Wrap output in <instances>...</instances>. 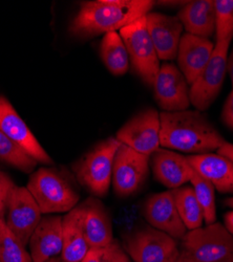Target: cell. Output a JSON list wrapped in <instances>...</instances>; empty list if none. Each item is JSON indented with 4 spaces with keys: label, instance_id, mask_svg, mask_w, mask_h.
<instances>
[{
    "label": "cell",
    "instance_id": "obj_19",
    "mask_svg": "<svg viewBox=\"0 0 233 262\" xmlns=\"http://www.w3.org/2000/svg\"><path fill=\"white\" fill-rule=\"evenodd\" d=\"M90 250L83 230V206H76L62 217V252L63 262H81Z\"/></svg>",
    "mask_w": 233,
    "mask_h": 262
},
{
    "label": "cell",
    "instance_id": "obj_36",
    "mask_svg": "<svg viewBox=\"0 0 233 262\" xmlns=\"http://www.w3.org/2000/svg\"><path fill=\"white\" fill-rule=\"evenodd\" d=\"M46 262H63L62 261V259H61V257H55V258H52V259H50V260H48V261H46Z\"/></svg>",
    "mask_w": 233,
    "mask_h": 262
},
{
    "label": "cell",
    "instance_id": "obj_8",
    "mask_svg": "<svg viewBox=\"0 0 233 262\" xmlns=\"http://www.w3.org/2000/svg\"><path fill=\"white\" fill-rule=\"evenodd\" d=\"M124 249L134 262H178L180 256L177 239L153 227L134 232Z\"/></svg>",
    "mask_w": 233,
    "mask_h": 262
},
{
    "label": "cell",
    "instance_id": "obj_33",
    "mask_svg": "<svg viewBox=\"0 0 233 262\" xmlns=\"http://www.w3.org/2000/svg\"><path fill=\"white\" fill-rule=\"evenodd\" d=\"M224 227L233 236V210L225 213V215H224Z\"/></svg>",
    "mask_w": 233,
    "mask_h": 262
},
{
    "label": "cell",
    "instance_id": "obj_2",
    "mask_svg": "<svg viewBox=\"0 0 233 262\" xmlns=\"http://www.w3.org/2000/svg\"><path fill=\"white\" fill-rule=\"evenodd\" d=\"M151 0H97L82 3L72 20L70 32L79 38H91L117 32L151 13Z\"/></svg>",
    "mask_w": 233,
    "mask_h": 262
},
{
    "label": "cell",
    "instance_id": "obj_22",
    "mask_svg": "<svg viewBox=\"0 0 233 262\" xmlns=\"http://www.w3.org/2000/svg\"><path fill=\"white\" fill-rule=\"evenodd\" d=\"M177 17L187 34L209 39L216 33L215 0L188 2Z\"/></svg>",
    "mask_w": 233,
    "mask_h": 262
},
{
    "label": "cell",
    "instance_id": "obj_23",
    "mask_svg": "<svg viewBox=\"0 0 233 262\" xmlns=\"http://www.w3.org/2000/svg\"><path fill=\"white\" fill-rule=\"evenodd\" d=\"M100 57L114 76H123L130 69V56L124 42L117 32L105 34L100 46Z\"/></svg>",
    "mask_w": 233,
    "mask_h": 262
},
{
    "label": "cell",
    "instance_id": "obj_7",
    "mask_svg": "<svg viewBox=\"0 0 233 262\" xmlns=\"http://www.w3.org/2000/svg\"><path fill=\"white\" fill-rule=\"evenodd\" d=\"M232 39L216 42L215 51L206 68L190 85V104L203 113L214 104L221 93L227 73L228 51Z\"/></svg>",
    "mask_w": 233,
    "mask_h": 262
},
{
    "label": "cell",
    "instance_id": "obj_34",
    "mask_svg": "<svg viewBox=\"0 0 233 262\" xmlns=\"http://www.w3.org/2000/svg\"><path fill=\"white\" fill-rule=\"evenodd\" d=\"M227 73L230 76L232 89H233V50H232L230 56H228V60H227Z\"/></svg>",
    "mask_w": 233,
    "mask_h": 262
},
{
    "label": "cell",
    "instance_id": "obj_31",
    "mask_svg": "<svg viewBox=\"0 0 233 262\" xmlns=\"http://www.w3.org/2000/svg\"><path fill=\"white\" fill-rule=\"evenodd\" d=\"M222 121L231 130H233V89L229 94L222 111Z\"/></svg>",
    "mask_w": 233,
    "mask_h": 262
},
{
    "label": "cell",
    "instance_id": "obj_32",
    "mask_svg": "<svg viewBox=\"0 0 233 262\" xmlns=\"http://www.w3.org/2000/svg\"><path fill=\"white\" fill-rule=\"evenodd\" d=\"M217 154L222 155L226 158H228L230 161L233 162V144L226 142L218 151Z\"/></svg>",
    "mask_w": 233,
    "mask_h": 262
},
{
    "label": "cell",
    "instance_id": "obj_16",
    "mask_svg": "<svg viewBox=\"0 0 233 262\" xmlns=\"http://www.w3.org/2000/svg\"><path fill=\"white\" fill-rule=\"evenodd\" d=\"M215 51V45L210 39L183 34L177 60L179 69L186 78L189 85H192L202 74Z\"/></svg>",
    "mask_w": 233,
    "mask_h": 262
},
{
    "label": "cell",
    "instance_id": "obj_26",
    "mask_svg": "<svg viewBox=\"0 0 233 262\" xmlns=\"http://www.w3.org/2000/svg\"><path fill=\"white\" fill-rule=\"evenodd\" d=\"M192 187L195 191L196 198L203 210L204 221L206 225L215 224L217 222V206L215 187L208 180L203 178L194 170L192 180Z\"/></svg>",
    "mask_w": 233,
    "mask_h": 262
},
{
    "label": "cell",
    "instance_id": "obj_5",
    "mask_svg": "<svg viewBox=\"0 0 233 262\" xmlns=\"http://www.w3.org/2000/svg\"><path fill=\"white\" fill-rule=\"evenodd\" d=\"M121 143L117 138H109L97 144L74 167L77 180L91 193L103 198L108 194L114 162Z\"/></svg>",
    "mask_w": 233,
    "mask_h": 262
},
{
    "label": "cell",
    "instance_id": "obj_30",
    "mask_svg": "<svg viewBox=\"0 0 233 262\" xmlns=\"http://www.w3.org/2000/svg\"><path fill=\"white\" fill-rule=\"evenodd\" d=\"M15 186L11 178L5 172L0 171V218L2 220H5L8 201Z\"/></svg>",
    "mask_w": 233,
    "mask_h": 262
},
{
    "label": "cell",
    "instance_id": "obj_14",
    "mask_svg": "<svg viewBox=\"0 0 233 262\" xmlns=\"http://www.w3.org/2000/svg\"><path fill=\"white\" fill-rule=\"evenodd\" d=\"M143 213L153 228L177 240H181L188 232L179 215L172 190L150 196L145 202Z\"/></svg>",
    "mask_w": 233,
    "mask_h": 262
},
{
    "label": "cell",
    "instance_id": "obj_27",
    "mask_svg": "<svg viewBox=\"0 0 233 262\" xmlns=\"http://www.w3.org/2000/svg\"><path fill=\"white\" fill-rule=\"evenodd\" d=\"M3 233L0 240V262H33L26 246L10 231L6 222H3Z\"/></svg>",
    "mask_w": 233,
    "mask_h": 262
},
{
    "label": "cell",
    "instance_id": "obj_21",
    "mask_svg": "<svg viewBox=\"0 0 233 262\" xmlns=\"http://www.w3.org/2000/svg\"><path fill=\"white\" fill-rule=\"evenodd\" d=\"M83 206V230L90 248H98L114 240L111 216L104 205L95 198H90Z\"/></svg>",
    "mask_w": 233,
    "mask_h": 262
},
{
    "label": "cell",
    "instance_id": "obj_35",
    "mask_svg": "<svg viewBox=\"0 0 233 262\" xmlns=\"http://www.w3.org/2000/svg\"><path fill=\"white\" fill-rule=\"evenodd\" d=\"M224 204H225L227 207H229V208H232V209H233V198H229V199H227V200L224 202Z\"/></svg>",
    "mask_w": 233,
    "mask_h": 262
},
{
    "label": "cell",
    "instance_id": "obj_15",
    "mask_svg": "<svg viewBox=\"0 0 233 262\" xmlns=\"http://www.w3.org/2000/svg\"><path fill=\"white\" fill-rule=\"evenodd\" d=\"M146 25L159 59L175 60L184 31L179 18L151 12L146 15Z\"/></svg>",
    "mask_w": 233,
    "mask_h": 262
},
{
    "label": "cell",
    "instance_id": "obj_9",
    "mask_svg": "<svg viewBox=\"0 0 233 262\" xmlns=\"http://www.w3.org/2000/svg\"><path fill=\"white\" fill-rule=\"evenodd\" d=\"M160 114L147 108L126 122L117 133V140L142 155L152 157L161 148Z\"/></svg>",
    "mask_w": 233,
    "mask_h": 262
},
{
    "label": "cell",
    "instance_id": "obj_1",
    "mask_svg": "<svg viewBox=\"0 0 233 262\" xmlns=\"http://www.w3.org/2000/svg\"><path fill=\"white\" fill-rule=\"evenodd\" d=\"M161 147L189 156L218 151L227 141L199 111L160 114Z\"/></svg>",
    "mask_w": 233,
    "mask_h": 262
},
{
    "label": "cell",
    "instance_id": "obj_18",
    "mask_svg": "<svg viewBox=\"0 0 233 262\" xmlns=\"http://www.w3.org/2000/svg\"><path fill=\"white\" fill-rule=\"evenodd\" d=\"M30 254L33 262H46L62 252V217L47 216L31 236Z\"/></svg>",
    "mask_w": 233,
    "mask_h": 262
},
{
    "label": "cell",
    "instance_id": "obj_20",
    "mask_svg": "<svg viewBox=\"0 0 233 262\" xmlns=\"http://www.w3.org/2000/svg\"><path fill=\"white\" fill-rule=\"evenodd\" d=\"M187 161L200 176L222 193H233V162L219 154L187 156Z\"/></svg>",
    "mask_w": 233,
    "mask_h": 262
},
{
    "label": "cell",
    "instance_id": "obj_13",
    "mask_svg": "<svg viewBox=\"0 0 233 262\" xmlns=\"http://www.w3.org/2000/svg\"><path fill=\"white\" fill-rule=\"evenodd\" d=\"M0 133L19 144L37 163L53 164V160L37 141L26 122L20 118L10 101L3 96H0Z\"/></svg>",
    "mask_w": 233,
    "mask_h": 262
},
{
    "label": "cell",
    "instance_id": "obj_25",
    "mask_svg": "<svg viewBox=\"0 0 233 262\" xmlns=\"http://www.w3.org/2000/svg\"><path fill=\"white\" fill-rule=\"evenodd\" d=\"M0 160L25 173H31L37 162L15 141L0 133Z\"/></svg>",
    "mask_w": 233,
    "mask_h": 262
},
{
    "label": "cell",
    "instance_id": "obj_24",
    "mask_svg": "<svg viewBox=\"0 0 233 262\" xmlns=\"http://www.w3.org/2000/svg\"><path fill=\"white\" fill-rule=\"evenodd\" d=\"M179 215L188 231L202 228L204 221L203 210L196 198L192 186L184 185L172 190Z\"/></svg>",
    "mask_w": 233,
    "mask_h": 262
},
{
    "label": "cell",
    "instance_id": "obj_37",
    "mask_svg": "<svg viewBox=\"0 0 233 262\" xmlns=\"http://www.w3.org/2000/svg\"><path fill=\"white\" fill-rule=\"evenodd\" d=\"M3 222H4V220H2V218H0V240H2V233H3V230H2Z\"/></svg>",
    "mask_w": 233,
    "mask_h": 262
},
{
    "label": "cell",
    "instance_id": "obj_12",
    "mask_svg": "<svg viewBox=\"0 0 233 262\" xmlns=\"http://www.w3.org/2000/svg\"><path fill=\"white\" fill-rule=\"evenodd\" d=\"M155 98L166 113L187 111L190 104L189 84L178 67L163 63L154 84Z\"/></svg>",
    "mask_w": 233,
    "mask_h": 262
},
{
    "label": "cell",
    "instance_id": "obj_3",
    "mask_svg": "<svg viewBox=\"0 0 233 262\" xmlns=\"http://www.w3.org/2000/svg\"><path fill=\"white\" fill-rule=\"evenodd\" d=\"M179 248L178 262H233V236L218 222L188 231Z\"/></svg>",
    "mask_w": 233,
    "mask_h": 262
},
{
    "label": "cell",
    "instance_id": "obj_29",
    "mask_svg": "<svg viewBox=\"0 0 233 262\" xmlns=\"http://www.w3.org/2000/svg\"><path fill=\"white\" fill-rule=\"evenodd\" d=\"M129 256L120 244L114 239L107 246L90 248L81 262H124Z\"/></svg>",
    "mask_w": 233,
    "mask_h": 262
},
{
    "label": "cell",
    "instance_id": "obj_28",
    "mask_svg": "<svg viewBox=\"0 0 233 262\" xmlns=\"http://www.w3.org/2000/svg\"><path fill=\"white\" fill-rule=\"evenodd\" d=\"M217 42L233 38V0H215Z\"/></svg>",
    "mask_w": 233,
    "mask_h": 262
},
{
    "label": "cell",
    "instance_id": "obj_11",
    "mask_svg": "<svg viewBox=\"0 0 233 262\" xmlns=\"http://www.w3.org/2000/svg\"><path fill=\"white\" fill-rule=\"evenodd\" d=\"M41 211L27 187L15 186L7 205L6 225L26 247L41 221Z\"/></svg>",
    "mask_w": 233,
    "mask_h": 262
},
{
    "label": "cell",
    "instance_id": "obj_10",
    "mask_svg": "<svg viewBox=\"0 0 233 262\" xmlns=\"http://www.w3.org/2000/svg\"><path fill=\"white\" fill-rule=\"evenodd\" d=\"M151 157L121 144L114 162L112 184L119 198L136 193L145 183L150 172Z\"/></svg>",
    "mask_w": 233,
    "mask_h": 262
},
{
    "label": "cell",
    "instance_id": "obj_4",
    "mask_svg": "<svg viewBox=\"0 0 233 262\" xmlns=\"http://www.w3.org/2000/svg\"><path fill=\"white\" fill-rule=\"evenodd\" d=\"M27 188L42 214L68 213L77 206L80 199L70 181L50 168H40L34 172Z\"/></svg>",
    "mask_w": 233,
    "mask_h": 262
},
{
    "label": "cell",
    "instance_id": "obj_6",
    "mask_svg": "<svg viewBox=\"0 0 233 262\" xmlns=\"http://www.w3.org/2000/svg\"><path fill=\"white\" fill-rule=\"evenodd\" d=\"M119 34L129 53L135 73L147 86L154 87L161 64L147 30L146 16L124 27Z\"/></svg>",
    "mask_w": 233,
    "mask_h": 262
},
{
    "label": "cell",
    "instance_id": "obj_17",
    "mask_svg": "<svg viewBox=\"0 0 233 262\" xmlns=\"http://www.w3.org/2000/svg\"><path fill=\"white\" fill-rule=\"evenodd\" d=\"M151 158L154 176L163 186L175 190L192 180L194 168L179 152L159 148Z\"/></svg>",
    "mask_w": 233,
    "mask_h": 262
},
{
    "label": "cell",
    "instance_id": "obj_38",
    "mask_svg": "<svg viewBox=\"0 0 233 262\" xmlns=\"http://www.w3.org/2000/svg\"><path fill=\"white\" fill-rule=\"evenodd\" d=\"M124 262H132V261H131V260H130V258H127V259H126V260H125V261H124Z\"/></svg>",
    "mask_w": 233,
    "mask_h": 262
}]
</instances>
